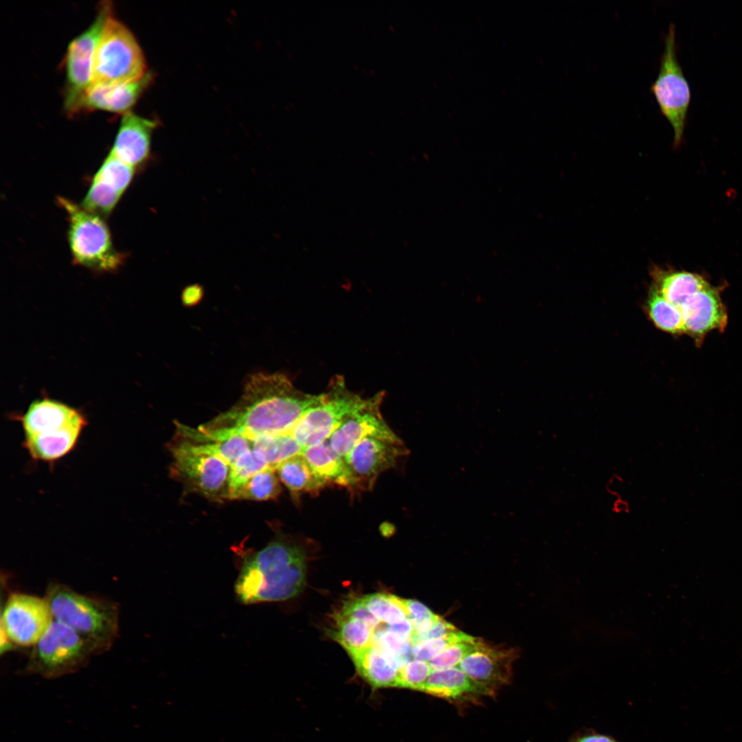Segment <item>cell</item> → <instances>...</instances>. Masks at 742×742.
I'll return each mask as SVG.
<instances>
[{"mask_svg":"<svg viewBox=\"0 0 742 742\" xmlns=\"http://www.w3.org/2000/svg\"><path fill=\"white\" fill-rule=\"evenodd\" d=\"M146 73L145 58L136 38L112 14L95 52L91 86L132 82Z\"/></svg>","mask_w":742,"mask_h":742,"instance_id":"5","label":"cell"},{"mask_svg":"<svg viewBox=\"0 0 742 742\" xmlns=\"http://www.w3.org/2000/svg\"><path fill=\"white\" fill-rule=\"evenodd\" d=\"M407 453L403 441L368 437L360 441L344 458L352 491H368L383 472L394 468Z\"/></svg>","mask_w":742,"mask_h":742,"instance_id":"12","label":"cell"},{"mask_svg":"<svg viewBox=\"0 0 742 742\" xmlns=\"http://www.w3.org/2000/svg\"><path fill=\"white\" fill-rule=\"evenodd\" d=\"M268 468L263 456L251 448L230 466L227 499H236L240 489L252 476Z\"/></svg>","mask_w":742,"mask_h":742,"instance_id":"27","label":"cell"},{"mask_svg":"<svg viewBox=\"0 0 742 742\" xmlns=\"http://www.w3.org/2000/svg\"><path fill=\"white\" fill-rule=\"evenodd\" d=\"M330 634L352 656L370 647L372 630L366 622L339 613Z\"/></svg>","mask_w":742,"mask_h":742,"instance_id":"24","label":"cell"},{"mask_svg":"<svg viewBox=\"0 0 742 742\" xmlns=\"http://www.w3.org/2000/svg\"><path fill=\"white\" fill-rule=\"evenodd\" d=\"M649 319L659 329L671 334L686 333L679 308L667 301L653 286L646 302Z\"/></svg>","mask_w":742,"mask_h":742,"instance_id":"26","label":"cell"},{"mask_svg":"<svg viewBox=\"0 0 742 742\" xmlns=\"http://www.w3.org/2000/svg\"><path fill=\"white\" fill-rule=\"evenodd\" d=\"M403 601L408 612V618L414 626V634L427 631L440 618L417 600L403 599Z\"/></svg>","mask_w":742,"mask_h":742,"instance_id":"35","label":"cell"},{"mask_svg":"<svg viewBox=\"0 0 742 742\" xmlns=\"http://www.w3.org/2000/svg\"><path fill=\"white\" fill-rule=\"evenodd\" d=\"M251 448L273 470L284 461L301 455L304 449L289 433L258 437L251 440Z\"/></svg>","mask_w":742,"mask_h":742,"instance_id":"25","label":"cell"},{"mask_svg":"<svg viewBox=\"0 0 742 742\" xmlns=\"http://www.w3.org/2000/svg\"><path fill=\"white\" fill-rule=\"evenodd\" d=\"M122 196L115 190L93 179L80 205L87 210L104 218L115 209Z\"/></svg>","mask_w":742,"mask_h":742,"instance_id":"31","label":"cell"},{"mask_svg":"<svg viewBox=\"0 0 742 742\" xmlns=\"http://www.w3.org/2000/svg\"><path fill=\"white\" fill-rule=\"evenodd\" d=\"M456 630L453 625L440 618L427 631L420 634L412 633L410 644L413 647L420 642L440 638Z\"/></svg>","mask_w":742,"mask_h":742,"instance_id":"37","label":"cell"},{"mask_svg":"<svg viewBox=\"0 0 742 742\" xmlns=\"http://www.w3.org/2000/svg\"><path fill=\"white\" fill-rule=\"evenodd\" d=\"M363 398L348 389L341 376L330 382L321 401L307 409L289 434L304 447L315 445L330 438L351 414L364 407Z\"/></svg>","mask_w":742,"mask_h":742,"instance_id":"7","label":"cell"},{"mask_svg":"<svg viewBox=\"0 0 742 742\" xmlns=\"http://www.w3.org/2000/svg\"><path fill=\"white\" fill-rule=\"evenodd\" d=\"M480 639L473 637L448 647L429 662L433 671L457 667L470 653L476 649Z\"/></svg>","mask_w":742,"mask_h":742,"instance_id":"33","label":"cell"},{"mask_svg":"<svg viewBox=\"0 0 742 742\" xmlns=\"http://www.w3.org/2000/svg\"><path fill=\"white\" fill-rule=\"evenodd\" d=\"M302 455L314 474L326 486L349 489L350 480L346 461L333 449L328 440L304 448Z\"/></svg>","mask_w":742,"mask_h":742,"instance_id":"22","label":"cell"},{"mask_svg":"<svg viewBox=\"0 0 742 742\" xmlns=\"http://www.w3.org/2000/svg\"><path fill=\"white\" fill-rule=\"evenodd\" d=\"M135 170L109 153L93 179L123 194L131 183Z\"/></svg>","mask_w":742,"mask_h":742,"instance_id":"30","label":"cell"},{"mask_svg":"<svg viewBox=\"0 0 742 742\" xmlns=\"http://www.w3.org/2000/svg\"><path fill=\"white\" fill-rule=\"evenodd\" d=\"M339 613L364 622L371 628H374L379 623V620L368 610L361 598L346 601Z\"/></svg>","mask_w":742,"mask_h":742,"instance_id":"36","label":"cell"},{"mask_svg":"<svg viewBox=\"0 0 742 742\" xmlns=\"http://www.w3.org/2000/svg\"><path fill=\"white\" fill-rule=\"evenodd\" d=\"M517 655L516 649L492 646L480 639L476 649L457 667L493 696L497 689L510 683Z\"/></svg>","mask_w":742,"mask_h":742,"instance_id":"14","label":"cell"},{"mask_svg":"<svg viewBox=\"0 0 742 742\" xmlns=\"http://www.w3.org/2000/svg\"><path fill=\"white\" fill-rule=\"evenodd\" d=\"M20 419L25 436L57 431L86 420L76 409L49 398L34 401Z\"/></svg>","mask_w":742,"mask_h":742,"instance_id":"18","label":"cell"},{"mask_svg":"<svg viewBox=\"0 0 742 742\" xmlns=\"http://www.w3.org/2000/svg\"><path fill=\"white\" fill-rule=\"evenodd\" d=\"M54 621L45 598L14 593L2 610L1 629L14 647H33Z\"/></svg>","mask_w":742,"mask_h":742,"instance_id":"11","label":"cell"},{"mask_svg":"<svg viewBox=\"0 0 742 742\" xmlns=\"http://www.w3.org/2000/svg\"><path fill=\"white\" fill-rule=\"evenodd\" d=\"M653 287L678 308L691 295L710 284L700 275L653 265L650 270Z\"/></svg>","mask_w":742,"mask_h":742,"instance_id":"21","label":"cell"},{"mask_svg":"<svg viewBox=\"0 0 742 742\" xmlns=\"http://www.w3.org/2000/svg\"><path fill=\"white\" fill-rule=\"evenodd\" d=\"M432 671L429 662L414 659L401 668L397 687L422 691L425 682Z\"/></svg>","mask_w":742,"mask_h":742,"instance_id":"34","label":"cell"},{"mask_svg":"<svg viewBox=\"0 0 742 742\" xmlns=\"http://www.w3.org/2000/svg\"><path fill=\"white\" fill-rule=\"evenodd\" d=\"M368 610L381 622L388 625L399 623L408 618L403 599L385 593H376L363 596Z\"/></svg>","mask_w":742,"mask_h":742,"instance_id":"28","label":"cell"},{"mask_svg":"<svg viewBox=\"0 0 742 742\" xmlns=\"http://www.w3.org/2000/svg\"><path fill=\"white\" fill-rule=\"evenodd\" d=\"M171 452V473L188 489L214 500L227 499L230 466L223 460L177 442L172 446Z\"/></svg>","mask_w":742,"mask_h":742,"instance_id":"10","label":"cell"},{"mask_svg":"<svg viewBox=\"0 0 742 742\" xmlns=\"http://www.w3.org/2000/svg\"><path fill=\"white\" fill-rule=\"evenodd\" d=\"M686 333L697 344L712 330H724L727 313L719 291L710 284L688 297L680 306Z\"/></svg>","mask_w":742,"mask_h":742,"instance_id":"15","label":"cell"},{"mask_svg":"<svg viewBox=\"0 0 742 742\" xmlns=\"http://www.w3.org/2000/svg\"><path fill=\"white\" fill-rule=\"evenodd\" d=\"M322 396L302 392L281 373L254 374L247 379L235 405L198 429L214 440L239 434L253 440L287 434Z\"/></svg>","mask_w":742,"mask_h":742,"instance_id":"1","label":"cell"},{"mask_svg":"<svg viewBox=\"0 0 742 742\" xmlns=\"http://www.w3.org/2000/svg\"><path fill=\"white\" fill-rule=\"evenodd\" d=\"M422 692L451 701L491 696L458 667L433 671L425 682Z\"/></svg>","mask_w":742,"mask_h":742,"instance_id":"20","label":"cell"},{"mask_svg":"<svg viewBox=\"0 0 742 742\" xmlns=\"http://www.w3.org/2000/svg\"><path fill=\"white\" fill-rule=\"evenodd\" d=\"M471 637L457 629L442 637L420 642L414 645L412 647V656L414 660L429 662L451 644L468 640Z\"/></svg>","mask_w":742,"mask_h":742,"instance_id":"32","label":"cell"},{"mask_svg":"<svg viewBox=\"0 0 742 742\" xmlns=\"http://www.w3.org/2000/svg\"><path fill=\"white\" fill-rule=\"evenodd\" d=\"M94 655L85 639L54 620L32 647L25 671L45 678H56L80 669Z\"/></svg>","mask_w":742,"mask_h":742,"instance_id":"6","label":"cell"},{"mask_svg":"<svg viewBox=\"0 0 742 742\" xmlns=\"http://www.w3.org/2000/svg\"><path fill=\"white\" fill-rule=\"evenodd\" d=\"M87 420L57 431L25 436L23 445L36 460L53 462L68 454L76 445Z\"/></svg>","mask_w":742,"mask_h":742,"instance_id":"19","label":"cell"},{"mask_svg":"<svg viewBox=\"0 0 742 742\" xmlns=\"http://www.w3.org/2000/svg\"><path fill=\"white\" fill-rule=\"evenodd\" d=\"M650 91L654 95L661 113L673 130V145L682 143L691 99L688 82L677 56L675 26L671 23L664 38L658 74Z\"/></svg>","mask_w":742,"mask_h":742,"instance_id":"8","label":"cell"},{"mask_svg":"<svg viewBox=\"0 0 742 742\" xmlns=\"http://www.w3.org/2000/svg\"><path fill=\"white\" fill-rule=\"evenodd\" d=\"M56 200L67 214V240L73 262L100 272L118 269L125 256L115 247L104 218L67 198L58 196Z\"/></svg>","mask_w":742,"mask_h":742,"instance_id":"4","label":"cell"},{"mask_svg":"<svg viewBox=\"0 0 742 742\" xmlns=\"http://www.w3.org/2000/svg\"><path fill=\"white\" fill-rule=\"evenodd\" d=\"M112 14L111 2L102 1L91 25L67 47L63 60L66 74L64 104L69 114L80 111L83 98L91 85L95 52L106 21Z\"/></svg>","mask_w":742,"mask_h":742,"instance_id":"9","label":"cell"},{"mask_svg":"<svg viewBox=\"0 0 742 742\" xmlns=\"http://www.w3.org/2000/svg\"><path fill=\"white\" fill-rule=\"evenodd\" d=\"M576 742H617L614 739L603 734H589L582 737Z\"/></svg>","mask_w":742,"mask_h":742,"instance_id":"38","label":"cell"},{"mask_svg":"<svg viewBox=\"0 0 742 742\" xmlns=\"http://www.w3.org/2000/svg\"><path fill=\"white\" fill-rule=\"evenodd\" d=\"M45 598L54 620L85 639L95 655L109 651L119 634L118 605L109 599L79 593L60 583H50Z\"/></svg>","mask_w":742,"mask_h":742,"instance_id":"3","label":"cell"},{"mask_svg":"<svg viewBox=\"0 0 742 742\" xmlns=\"http://www.w3.org/2000/svg\"><path fill=\"white\" fill-rule=\"evenodd\" d=\"M151 80L152 75L146 72L132 82L91 85L83 98L80 111L102 110L124 114L130 111Z\"/></svg>","mask_w":742,"mask_h":742,"instance_id":"17","label":"cell"},{"mask_svg":"<svg viewBox=\"0 0 742 742\" xmlns=\"http://www.w3.org/2000/svg\"><path fill=\"white\" fill-rule=\"evenodd\" d=\"M157 125L155 120L125 113L110 153L135 168L142 166L148 158L151 134Z\"/></svg>","mask_w":742,"mask_h":742,"instance_id":"16","label":"cell"},{"mask_svg":"<svg viewBox=\"0 0 742 742\" xmlns=\"http://www.w3.org/2000/svg\"><path fill=\"white\" fill-rule=\"evenodd\" d=\"M276 470L280 481L295 499L303 493L317 495L327 486L314 474L302 454L284 461Z\"/></svg>","mask_w":742,"mask_h":742,"instance_id":"23","label":"cell"},{"mask_svg":"<svg viewBox=\"0 0 742 742\" xmlns=\"http://www.w3.org/2000/svg\"><path fill=\"white\" fill-rule=\"evenodd\" d=\"M274 471L268 468L255 474L240 489L236 499L266 501L276 499L280 494L281 486Z\"/></svg>","mask_w":742,"mask_h":742,"instance_id":"29","label":"cell"},{"mask_svg":"<svg viewBox=\"0 0 742 742\" xmlns=\"http://www.w3.org/2000/svg\"><path fill=\"white\" fill-rule=\"evenodd\" d=\"M383 393L368 398L367 404L349 415L328 439L333 449L344 458L363 439L375 437L395 442L401 439L384 420L380 407Z\"/></svg>","mask_w":742,"mask_h":742,"instance_id":"13","label":"cell"},{"mask_svg":"<svg viewBox=\"0 0 742 742\" xmlns=\"http://www.w3.org/2000/svg\"><path fill=\"white\" fill-rule=\"evenodd\" d=\"M306 576L302 548L285 539H276L244 559L235 593L245 605L285 600L301 592Z\"/></svg>","mask_w":742,"mask_h":742,"instance_id":"2","label":"cell"}]
</instances>
